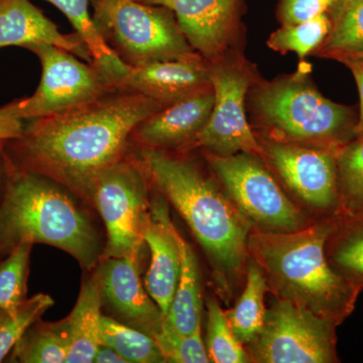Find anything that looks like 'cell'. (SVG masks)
<instances>
[{
    "label": "cell",
    "mask_w": 363,
    "mask_h": 363,
    "mask_svg": "<svg viewBox=\"0 0 363 363\" xmlns=\"http://www.w3.org/2000/svg\"><path fill=\"white\" fill-rule=\"evenodd\" d=\"M164 106L131 91H109L68 111L33 119L13 140L16 162H11L89 201L98 177L123 160L136 126Z\"/></svg>",
    "instance_id": "cell-1"
},
{
    "label": "cell",
    "mask_w": 363,
    "mask_h": 363,
    "mask_svg": "<svg viewBox=\"0 0 363 363\" xmlns=\"http://www.w3.org/2000/svg\"><path fill=\"white\" fill-rule=\"evenodd\" d=\"M336 221L337 215L293 233L252 231L247 248L276 298L291 301L338 326L354 310L360 291L327 257V240Z\"/></svg>",
    "instance_id": "cell-2"
},
{
    "label": "cell",
    "mask_w": 363,
    "mask_h": 363,
    "mask_svg": "<svg viewBox=\"0 0 363 363\" xmlns=\"http://www.w3.org/2000/svg\"><path fill=\"white\" fill-rule=\"evenodd\" d=\"M142 167L187 222L213 264L217 281L228 290L227 284L245 269L252 224L193 162L145 147Z\"/></svg>",
    "instance_id": "cell-3"
},
{
    "label": "cell",
    "mask_w": 363,
    "mask_h": 363,
    "mask_svg": "<svg viewBox=\"0 0 363 363\" xmlns=\"http://www.w3.org/2000/svg\"><path fill=\"white\" fill-rule=\"evenodd\" d=\"M0 203V250L23 242L44 243L72 255L90 271L102 257L99 238L86 212L63 186L7 162Z\"/></svg>",
    "instance_id": "cell-4"
},
{
    "label": "cell",
    "mask_w": 363,
    "mask_h": 363,
    "mask_svg": "<svg viewBox=\"0 0 363 363\" xmlns=\"http://www.w3.org/2000/svg\"><path fill=\"white\" fill-rule=\"evenodd\" d=\"M253 106L272 140L340 149L355 138L351 109L324 97L306 73L260 86Z\"/></svg>",
    "instance_id": "cell-5"
},
{
    "label": "cell",
    "mask_w": 363,
    "mask_h": 363,
    "mask_svg": "<svg viewBox=\"0 0 363 363\" xmlns=\"http://www.w3.org/2000/svg\"><path fill=\"white\" fill-rule=\"evenodd\" d=\"M94 21L130 67L198 54L166 7L138 0H96Z\"/></svg>",
    "instance_id": "cell-6"
},
{
    "label": "cell",
    "mask_w": 363,
    "mask_h": 363,
    "mask_svg": "<svg viewBox=\"0 0 363 363\" xmlns=\"http://www.w3.org/2000/svg\"><path fill=\"white\" fill-rule=\"evenodd\" d=\"M206 159L241 213L264 233H293L308 226L304 213L283 192L264 159L247 152ZM310 225V224H309Z\"/></svg>",
    "instance_id": "cell-7"
},
{
    "label": "cell",
    "mask_w": 363,
    "mask_h": 363,
    "mask_svg": "<svg viewBox=\"0 0 363 363\" xmlns=\"http://www.w3.org/2000/svg\"><path fill=\"white\" fill-rule=\"evenodd\" d=\"M337 325L300 306L276 298L264 326L247 345L252 362L334 363Z\"/></svg>",
    "instance_id": "cell-8"
},
{
    "label": "cell",
    "mask_w": 363,
    "mask_h": 363,
    "mask_svg": "<svg viewBox=\"0 0 363 363\" xmlns=\"http://www.w3.org/2000/svg\"><path fill=\"white\" fill-rule=\"evenodd\" d=\"M88 202L96 208L106 227L107 243L102 259L140 252L150 205L142 164L123 160L117 162L98 177Z\"/></svg>",
    "instance_id": "cell-9"
},
{
    "label": "cell",
    "mask_w": 363,
    "mask_h": 363,
    "mask_svg": "<svg viewBox=\"0 0 363 363\" xmlns=\"http://www.w3.org/2000/svg\"><path fill=\"white\" fill-rule=\"evenodd\" d=\"M26 49L37 55L43 72L33 95L16 100V111L23 121L60 113L117 89L93 64L79 61L66 50L48 44Z\"/></svg>",
    "instance_id": "cell-10"
},
{
    "label": "cell",
    "mask_w": 363,
    "mask_h": 363,
    "mask_svg": "<svg viewBox=\"0 0 363 363\" xmlns=\"http://www.w3.org/2000/svg\"><path fill=\"white\" fill-rule=\"evenodd\" d=\"M209 77L215 94L213 109L195 145L217 156L247 152L264 160V147L245 113V96L252 85L250 72L240 64L216 60L209 65Z\"/></svg>",
    "instance_id": "cell-11"
},
{
    "label": "cell",
    "mask_w": 363,
    "mask_h": 363,
    "mask_svg": "<svg viewBox=\"0 0 363 363\" xmlns=\"http://www.w3.org/2000/svg\"><path fill=\"white\" fill-rule=\"evenodd\" d=\"M262 147L264 159L306 205L325 217L339 214V149L278 140Z\"/></svg>",
    "instance_id": "cell-12"
},
{
    "label": "cell",
    "mask_w": 363,
    "mask_h": 363,
    "mask_svg": "<svg viewBox=\"0 0 363 363\" xmlns=\"http://www.w3.org/2000/svg\"><path fill=\"white\" fill-rule=\"evenodd\" d=\"M140 252L104 259L97 274L102 295L112 308L135 328L155 337L162 330L164 316L143 288Z\"/></svg>",
    "instance_id": "cell-13"
},
{
    "label": "cell",
    "mask_w": 363,
    "mask_h": 363,
    "mask_svg": "<svg viewBox=\"0 0 363 363\" xmlns=\"http://www.w3.org/2000/svg\"><path fill=\"white\" fill-rule=\"evenodd\" d=\"M178 233L162 199L150 202L143 228V241L150 252L145 278V290L166 316L180 281L181 252Z\"/></svg>",
    "instance_id": "cell-14"
},
{
    "label": "cell",
    "mask_w": 363,
    "mask_h": 363,
    "mask_svg": "<svg viewBox=\"0 0 363 363\" xmlns=\"http://www.w3.org/2000/svg\"><path fill=\"white\" fill-rule=\"evenodd\" d=\"M215 101L212 86L162 107L138 124L133 135L145 147L162 150L195 145Z\"/></svg>",
    "instance_id": "cell-15"
},
{
    "label": "cell",
    "mask_w": 363,
    "mask_h": 363,
    "mask_svg": "<svg viewBox=\"0 0 363 363\" xmlns=\"http://www.w3.org/2000/svg\"><path fill=\"white\" fill-rule=\"evenodd\" d=\"M166 7L175 13L177 23L189 44L203 58L216 61L233 35L238 0H138Z\"/></svg>",
    "instance_id": "cell-16"
},
{
    "label": "cell",
    "mask_w": 363,
    "mask_h": 363,
    "mask_svg": "<svg viewBox=\"0 0 363 363\" xmlns=\"http://www.w3.org/2000/svg\"><path fill=\"white\" fill-rule=\"evenodd\" d=\"M200 54L130 67L118 89L145 95L164 105L210 87L209 65Z\"/></svg>",
    "instance_id": "cell-17"
},
{
    "label": "cell",
    "mask_w": 363,
    "mask_h": 363,
    "mask_svg": "<svg viewBox=\"0 0 363 363\" xmlns=\"http://www.w3.org/2000/svg\"><path fill=\"white\" fill-rule=\"evenodd\" d=\"M35 44L61 48L93 64L82 39L63 35L30 0H0V49Z\"/></svg>",
    "instance_id": "cell-18"
},
{
    "label": "cell",
    "mask_w": 363,
    "mask_h": 363,
    "mask_svg": "<svg viewBox=\"0 0 363 363\" xmlns=\"http://www.w3.org/2000/svg\"><path fill=\"white\" fill-rule=\"evenodd\" d=\"M104 295L98 274L81 288L73 311L66 318L70 348L66 363H91L101 344Z\"/></svg>",
    "instance_id": "cell-19"
},
{
    "label": "cell",
    "mask_w": 363,
    "mask_h": 363,
    "mask_svg": "<svg viewBox=\"0 0 363 363\" xmlns=\"http://www.w3.org/2000/svg\"><path fill=\"white\" fill-rule=\"evenodd\" d=\"M177 238L181 252L180 281L162 327L182 335H189L202 325L201 279L192 247L180 233Z\"/></svg>",
    "instance_id": "cell-20"
},
{
    "label": "cell",
    "mask_w": 363,
    "mask_h": 363,
    "mask_svg": "<svg viewBox=\"0 0 363 363\" xmlns=\"http://www.w3.org/2000/svg\"><path fill=\"white\" fill-rule=\"evenodd\" d=\"M59 9L73 25L79 37L87 47L93 65L101 72L111 85L118 89L130 66L102 37L94 20L90 16L88 0H47Z\"/></svg>",
    "instance_id": "cell-21"
},
{
    "label": "cell",
    "mask_w": 363,
    "mask_h": 363,
    "mask_svg": "<svg viewBox=\"0 0 363 363\" xmlns=\"http://www.w3.org/2000/svg\"><path fill=\"white\" fill-rule=\"evenodd\" d=\"M332 267L362 292L363 289V210L338 214L335 228L326 243Z\"/></svg>",
    "instance_id": "cell-22"
},
{
    "label": "cell",
    "mask_w": 363,
    "mask_h": 363,
    "mask_svg": "<svg viewBox=\"0 0 363 363\" xmlns=\"http://www.w3.org/2000/svg\"><path fill=\"white\" fill-rule=\"evenodd\" d=\"M247 271L245 291L227 315L234 335L245 346L257 337L264 326L267 312L264 294L269 290L266 277L255 260L248 264Z\"/></svg>",
    "instance_id": "cell-23"
},
{
    "label": "cell",
    "mask_w": 363,
    "mask_h": 363,
    "mask_svg": "<svg viewBox=\"0 0 363 363\" xmlns=\"http://www.w3.org/2000/svg\"><path fill=\"white\" fill-rule=\"evenodd\" d=\"M39 321L16 344L11 359L23 363L66 362L70 348L66 320L56 324Z\"/></svg>",
    "instance_id": "cell-24"
},
{
    "label": "cell",
    "mask_w": 363,
    "mask_h": 363,
    "mask_svg": "<svg viewBox=\"0 0 363 363\" xmlns=\"http://www.w3.org/2000/svg\"><path fill=\"white\" fill-rule=\"evenodd\" d=\"M332 9L331 30L318 55L331 59L363 52V0H338Z\"/></svg>",
    "instance_id": "cell-25"
},
{
    "label": "cell",
    "mask_w": 363,
    "mask_h": 363,
    "mask_svg": "<svg viewBox=\"0 0 363 363\" xmlns=\"http://www.w3.org/2000/svg\"><path fill=\"white\" fill-rule=\"evenodd\" d=\"M101 344L113 348L128 363L164 362L152 336L104 315L101 318Z\"/></svg>",
    "instance_id": "cell-26"
},
{
    "label": "cell",
    "mask_w": 363,
    "mask_h": 363,
    "mask_svg": "<svg viewBox=\"0 0 363 363\" xmlns=\"http://www.w3.org/2000/svg\"><path fill=\"white\" fill-rule=\"evenodd\" d=\"M339 214L363 210V138H355L337 152Z\"/></svg>",
    "instance_id": "cell-27"
},
{
    "label": "cell",
    "mask_w": 363,
    "mask_h": 363,
    "mask_svg": "<svg viewBox=\"0 0 363 363\" xmlns=\"http://www.w3.org/2000/svg\"><path fill=\"white\" fill-rule=\"evenodd\" d=\"M207 337L205 346L210 362H252L247 351L234 335L228 316L213 298L207 301Z\"/></svg>",
    "instance_id": "cell-28"
},
{
    "label": "cell",
    "mask_w": 363,
    "mask_h": 363,
    "mask_svg": "<svg viewBox=\"0 0 363 363\" xmlns=\"http://www.w3.org/2000/svg\"><path fill=\"white\" fill-rule=\"evenodd\" d=\"M330 30L331 20L325 13L298 25L281 26L272 33L267 45L276 52H296L303 60L316 51Z\"/></svg>",
    "instance_id": "cell-29"
},
{
    "label": "cell",
    "mask_w": 363,
    "mask_h": 363,
    "mask_svg": "<svg viewBox=\"0 0 363 363\" xmlns=\"http://www.w3.org/2000/svg\"><path fill=\"white\" fill-rule=\"evenodd\" d=\"M52 305L54 301L49 295L37 294L26 298L16 309L0 310V362Z\"/></svg>",
    "instance_id": "cell-30"
},
{
    "label": "cell",
    "mask_w": 363,
    "mask_h": 363,
    "mask_svg": "<svg viewBox=\"0 0 363 363\" xmlns=\"http://www.w3.org/2000/svg\"><path fill=\"white\" fill-rule=\"evenodd\" d=\"M33 245L23 242L0 264V310L16 309L26 300V279Z\"/></svg>",
    "instance_id": "cell-31"
},
{
    "label": "cell",
    "mask_w": 363,
    "mask_h": 363,
    "mask_svg": "<svg viewBox=\"0 0 363 363\" xmlns=\"http://www.w3.org/2000/svg\"><path fill=\"white\" fill-rule=\"evenodd\" d=\"M200 325L193 333L182 335L162 327L155 336L164 362L207 363L210 362L206 346L203 343Z\"/></svg>",
    "instance_id": "cell-32"
},
{
    "label": "cell",
    "mask_w": 363,
    "mask_h": 363,
    "mask_svg": "<svg viewBox=\"0 0 363 363\" xmlns=\"http://www.w3.org/2000/svg\"><path fill=\"white\" fill-rule=\"evenodd\" d=\"M338 0H279L283 26H294L327 13Z\"/></svg>",
    "instance_id": "cell-33"
},
{
    "label": "cell",
    "mask_w": 363,
    "mask_h": 363,
    "mask_svg": "<svg viewBox=\"0 0 363 363\" xmlns=\"http://www.w3.org/2000/svg\"><path fill=\"white\" fill-rule=\"evenodd\" d=\"M25 125L16 111V101L0 108V140H13L23 135Z\"/></svg>",
    "instance_id": "cell-34"
},
{
    "label": "cell",
    "mask_w": 363,
    "mask_h": 363,
    "mask_svg": "<svg viewBox=\"0 0 363 363\" xmlns=\"http://www.w3.org/2000/svg\"><path fill=\"white\" fill-rule=\"evenodd\" d=\"M331 59L337 60L352 72L353 77L357 81L360 95V117L355 125V138H363V58L350 56V55H336Z\"/></svg>",
    "instance_id": "cell-35"
},
{
    "label": "cell",
    "mask_w": 363,
    "mask_h": 363,
    "mask_svg": "<svg viewBox=\"0 0 363 363\" xmlns=\"http://www.w3.org/2000/svg\"><path fill=\"white\" fill-rule=\"evenodd\" d=\"M93 362L95 363H128L119 353H117L113 348L109 346L100 344L99 347L95 353L94 359Z\"/></svg>",
    "instance_id": "cell-36"
},
{
    "label": "cell",
    "mask_w": 363,
    "mask_h": 363,
    "mask_svg": "<svg viewBox=\"0 0 363 363\" xmlns=\"http://www.w3.org/2000/svg\"><path fill=\"white\" fill-rule=\"evenodd\" d=\"M4 140H0V159H1L2 150H4Z\"/></svg>",
    "instance_id": "cell-37"
},
{
    "label": "cell",
    "mask_w": 363,
    "mask_h": 363,
    "mask_svg": "<svg viewBox=\"0 0 363 363\" xmlns=\"http://www.w3.org/2000/svg\"><path fill=\"white\" fill-rule=\"evenodd\" d=\"M350 56L358 57V58H363V52H358V54L355 55H350Z\"/></svg>",
    "instance_id": "cell-38"
}]
</instances>
